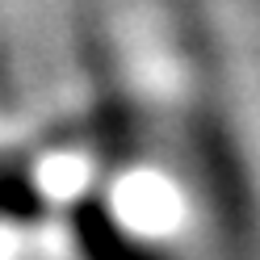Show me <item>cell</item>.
<instances>
[{
	"label": "cell",
	"instance_id": "1",
	"mask_svg": "<svg viewBox=\"0 0 260 260\" xmlns=\"http://www.w3.org/2000/svg\"><path fill=\"white\" fill-rule=\"evenodd\" d=\"M96 181L63 226L72 260H260V172L206 0H84Z\"/></svg>",
	"mask_w": 260,
	"mask_h": 260
}]
</instances>
